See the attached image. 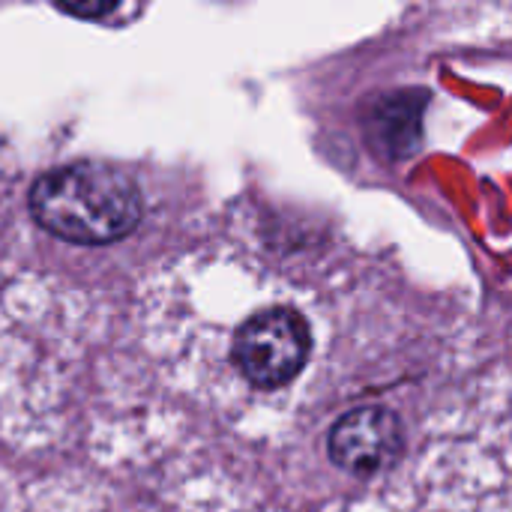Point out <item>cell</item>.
<instances>
[{"label":"cell","mask_w":512,"mask_h":512,"mask_svg":"<svg viewBox=\"0 0 512 512\" xmlns=\"http://www.w3.org/2000/svg\"><path fill=\"white\" fill-rule=\"evenodd\" d=\"M36 222L72 243H111L126 237L141 219L135 180L102 162H75L42 174L30 192Z\"/></svg>","instance_id":"6da1fadb"},{"label":"cell","mask_w":512,"mask_h":512,"mask_svg":"<svg viewBox=\"0 0 512 512\" xmlns=\"http://www.w3.org/2000/svg\"><path fill=\"white\" fill-rule=\"evenodd\" d=\"M312 351V330L294 309H267L249 318L234 336V363L255 387H282L303 369Z\"/></svg>","instance_id":"7a4b0ae2"},{"label":"cell","mask_w":512,"mask_h":512,"mask_svg":"<svg viewBox=\"0 0 512 512\" xmlns=\"http://www.w3.org/2000/svg\"><path fill=\"white\" fill-rule=\"evenodd\" d=\"M327 450L345 474L372 477L399 456L402 423L387 408H357L333 426Z\"/></svg>","instance_id":"3957f363"},{"label":"cell","mask_w":512,"mask_h":512,"mask_svg":"<svg viewBox=\"0 0 512 512\" xmlns=\"http://www.w3.org/2000/svg\"><path fill=\"white\" fill-rule=\"evenodd\" d=\"M423 108H426V93L408 90V93L384 96L369 114V135L375 147L384 150L390 159L411 156L420 144Z\"/></svg>","instance_id":"277c9868"},{"label":"cell","mask_w":512,"mask_h":512,"mask_svg":"<svg viewBox=\"0 0 512 512\" xmlns=\"http://www.w3.org/2000/svg\"><path fill=\"white\" fill-rule=\"evenodd\" d=\"M63 12H69V15H81V18H93V15H105V12H111L114 9V3H96V6H87V3H81V6H60Z\"/></svg>","instance_id":"5b68a950"}]
</instances>
